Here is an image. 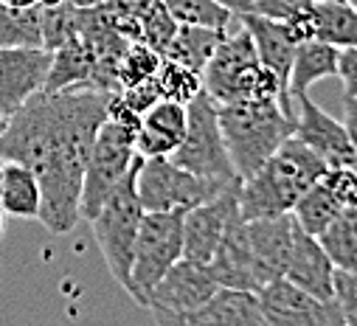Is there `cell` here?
Here are the masks:
<instances>
[{
	"label": "cell",
	"instance_id": "cell-1",
	"mask_svg": "<svg viewBox=\"0 0 357 326\" xmlns=\"http://www.w3.org/2000/svg\"><path fill=\"white\" fill-rule=\"evenodd\" d=\"M107 96L96 88L37 91L0 135V160L29 166L40 180V222L62 236L82 219V180L93 138L107 118Z\"/></svg>",
	"mask_w": 357,
	"mask_h": 326
},
{
	"label": "cell",
	"instance_id": "cell-2",
	"mask_svg": "<svg viewBox=\"0 0 357 326\" xmlns=\"http://www.w3.org/2000/svg\"><path fill=\"white\" fill-rule=\"evenodd\" d=\"M326 166L329 163L304 141H298L296 135L284 138L282 146L250 178L239 180V217L259 219L290 211L296 200L315 180H321Z\"/></svg>",
	"mask_w": 357,
	"mask_h": 326
},
{
	"label": "cell",
	"instance_id": "cell-3",
	"mask_svg": "<svg viewBox=\"0 0 357 326\" xmlns=\"http://www.w3.org/2000/svg\"><path fill=\"white\" fill-rule=\"evenodd\" d=\"M203 88L217 104L239 99H271L279 102L290 118H296L287 85L271 68L259 62L253 40L245 29L222 34L211 59L203 68Z\"/></svg>",
	"mask_w": 357,
	"mask_h": 326
},
{
	"label": "cell",
	"instance_id": "cell-4",
	"mask_svg": "<svg viewBox=\"0 0 357 326\" xmlns=\"http://www.w3.org/2000/svg\"><path fill=\"white\" fill-rule=\"evenodd\" d=\"M217 118L239 180L250 178L282 146V141L293 135L296 124V118L271 99L222 102L217 104Z\"/></svg>",
	"mask_w": 357,
	"mask_h": 326
},
{
	"label": "cell",
	"instance_id": "cell-5",
	"mask_svg": "<svg viewBox=\"0 0 357 326\" xmlns=\"http://www.w3.org/2000/svg\"><path fill=\"white\" fill-rule=\"evenodd\" d=\"M141 166V155L135 157L132 169L127 178L110 192V197L102 203V208L87 219L93 225V236L102 251V259L107 262L113 279L130 293V270H132V251H135V236L138 225L144 217L138 189H135V175Z\"/></svg>",
	"mask_w": 357,
	"mask_h": 326
},
{
	"label": "cell",
	"instance_id": "cell-6",
	"mask_svg": "<svg viewBox=\"0 0 357 326\" xmlns=\"http://www.w3.org/2000/svg\"><path fill=\"white\" fill-rule=\"evenodd\" d=\"M177 259H183V211H144L132 251L130 298L146 306L149 293Z\"/></svg>",
	"mask_w": 357,
	"mask_h": 326
},
{
	"label": "cell",
	"instance_id": "cell-7",
	"mask_svg": "<svg viewBox=\"0 0 357 326\" xmlns=\"http://www.w3.org/2000/svg\"><path fill=\"white\" fill-rule=\"evenodd\" d=\"M186 135L183 141L174 146V152L169 155L177 166H183L200 178H211V180H222V183H234L239 180L222 130H220V118H217V102L206 93V88L186 104Z\"/></svg>",
	"mask_w": 357,
	"mask_h": 326
},
{
	"label": "cell",
	"instance_id": "cell-8",
	"mask_svg": "<svg viewBox=\"0 0 357 326\" xmlns=\"http://www.w3.org/2000/svg\"><path fill=\"white\" fill-rule=\"evenodd\" d=\"M234 183L200 178L183 166H177L169 155L141 157V166L135 175V189H138V200L144 211H189L217 197L222 189Z\"/></svg>",
	"mask_w": 357,
	"mask_h": 326
},
{
	"label": "cell",
	"instance_id": "cell-9",
	"mask_svg": "<svg viewBox=\"0 0 357 326\" xmlns=\"http://www.w3.org/2000/svg\"><path fill=\"white\" fill-rule=\"evenodd\" d=\"M135 157H138L135 135L105 118V124L99 127V132L93 138L91 157H87V166H84L82 200H79L82 219H91L102 208V203L110 197V192L132 169Z\"/></svg>",
	"mask_w": 357,
	"mask_h": 326
},
{
	"label": "cell",
	"instance_id": "cell-10",
	"mask_svg": "<svg viewBox=\"0 0 357 326\" xmlns=\"http://www.w3.org/2000/svg\"><path fill=\"white\" fill-rule=\"evenodd\" d=\"M217 287L220 284L208 265L177 259L149 293L146 309L158 323H183L186 315L200 309L217 293Z\"/></svg>",
	"mask_w": 357,
	"mask_h": 326
},
{
	"label": "cell",
	"instance_id": "cell-11",
	"mask_svg": "<svg viewBox=\"0 0 357 326\" xmlns=\"http://www.w3.org/2000/svg\"><path fill=\"white\" fill-rule=\"evenodd\" d=\"M256 295L267 326H343L335 301H321L284 276L271 279Z\"/></svg>",
	"mask_w": 357,
	"mask_h": 326
},
{
	"label": "cell",
	"instance_id": "cell-12",
	"mask_svg": "<svg viewBox=\"0 0 357 326\" xmlns=\"http://www.w3.org/2000/svg\"><path fill=\"white\" fill-rule=\"evenodd\" d=\"M239 183L222 189L217 197L183 211V259L208 265L225 233L228 219L239 211Z\"/></svg>",
	"mask_w": 357,
	"mask_h": 326
},
{
	"label": "cell",
	"instance_id": "cell-13",
	"mask_svg": "<svg viewBox=\"0 0 357 326\" xmlns=\"http://www.w3.org/2000/svg\"><path fill=\"white\" fill-rule=\"evenodd\" d=\"M208 267H211L220 287H236V290L259 293L267 284V279H264V273H261V267L253 256L250 239H248V225L239 217V211L228 219L225 233L217 244Z\"/></svg>",
	"mask_w": 357,
	"mask_h": 326
},
{
	"label": "cell",
	"instance_id": "cell-14",
	"mask_svg": "<svg viewBox=\"0 0 357 326\" xmlns=\"http://www.w3.org/2000/svg\"><path fill=\"white\" fill-rule=\"evenodd\" d=\"M51 65L45 48H0V116H12L29 96L43 91Z\"/></svg>",
	"mask_w": 357,
	"mask_h": 326
},
{
	"label": "cell",
	"instance_id": "cell-15",
	"mask_svg": "<svg viewBox=\"0 0 357 326\" xmlns=\"http://www.w3.org/2000/svg\"><path fill=\"white\" fill-rule=\"evenodd\" d=\"M298 116H296V124H293V135L298 141H304L310 149H315L329 166H340V163H349L357 152L346 135V127L343 121L332 118L326 110H321L310 93L298 96Z\"/></svg>",
	"mask_w": 357,
	"mask_h": 326
},
{
	"label": "cell",
	"instance_id": "cell-16",
	"mask_svg": "<svg viewBox=\"0 0 357 326\" xmlns=\"http://www.w3.org/2000/svg\"><path fill=\"white\" fill-rule=\"evenodd\" d=\"M248 225V239L253 256L264 273V279H279L287 270L293 239H296V219L290 211L273 214V217H259V219H245Z\"/></svg>",
	"mask_w": 357,
	"mask_h": 326
},
{
	"label": "cell",
	"instance_id": "cell-17",
	"mask_svg": "<svg viewBox=\"0 0 357 326\" xmlns=\"http://www.w3.org/2000/svg\"><path fill=\"white\" fill-rule=\"evenodd\" d=\"M284 279H290L293 284H298L301 290H307L310 295H315L321 301H332L335 265L326 256V251L321 248L318 236H310L301 228H296V239H293V251H290Z\"/></svg>",
	"mask_w": 357,
	"mask_h": 326
},
{
	"label": "cell",
	"instance_id": "cell-18",
	"mask_svg": "<svg viewBox=\"0 0 357 326\" xmlns=\"http://www.w3.org/2000/svg\"><path fill=\"white\" fill-rule=\"evenodd\" d=\"M186 326H267L259 295L236 287H217V293L183 320Z\"/></svg>",
	"mask_w": 357,
	"mask_h": 326
},
{
	"label": "cell",
	"instance_id": "cell-19",
	"mask_svg": "<svg viewBox=\"0 0 357 326\" xmlns=\"http://www.w3.org/2000/svg\"><path fill=\"white\" fill-rule=\"evenodd\" d=\"M186 104H177L169 99L155 102L144 113V124L135 135V152L141 157H158V155H172L174 146L186 135Z\"/></svg>",
	"mask_w": 357,
	"mask_h": 326
},
{
	"label": "cell",
	"instance_id": "cell-20",
	"mask_svg": "<svg viewBox=\"0 0 357 326\" xmlns=\"http://www.w3.org/2000/svg\"><path fill=\"white\" fill-rule=\"evenodd\" d=\"M239 23L250 34L259 62L264 68H271L284 82V85H287L290 65H293V56H296V48L298 45L287 37L282 20H271V17H261V15H253V12H242L239 15Z\"/></svg>",
	"mask_w": 357,
	"mask_h": 326
},
{
	"label": "cell",
	"instance_id": "cell-21",
	"mask_svg": "<svg viewBox=\"0 0 357 326\" xmlns=\"http://www.w3.org/2000/svg\"><path fill=\"white\" fill-rule=\"evenodd\" d=\"M337 54L340 48L324 42V40H307L296 48L293 65H290V76H287V91L290 99H298L304 93H310V88L321 79H332L337 76Z\"/></svg>",
	"mask_w": 357,
	"mask_h": 326
},
{
	"label": "cell",
	"instance_id": "cell-22",
	"mask_svg": "<svg viewBox=\"0 0 357 326\" xmlns=\"http://www.w3.org/2000/svg\"><path fill=\"white\" fill-rule=\"evenodd\" d=\"M40 180L37 175L15 160H3V189H0V208L6 217L37 219L40 217Z\"/></svg>",
	"mask_w": 357,
	"mask_h": 326
},
{
	"label": "cell",
	"instance_id": "cell-23",
	"mask_svg": "<svg viewBox=\"0 0 357 326\" xmlns=\"http://www.w3.org/2000/svg\"><path fill=\"white\" fill-rule=\"evenodd\" d=\"M91 76H93L91 54H87L84 42L76 37L51 51V65H48L43 91L56 93V91H68V88H91Z\"/></svg>",
	"mask_w": 357,
	"mask_h": 326
},
{
	"label": "cell",
	"instance_id": "cell-24",
	"mask_svg": "<svg viewBox=\"0 0 357 326\" xmlns=\"http://www.w3.org/2000/svg\"><path fill=\"white\" fill-rule=\"evenodd\" d=\"M225 31L222 29H208V26L181 23V26H177V31H174V37H172V42L166 45L163 56L181 62V65H186V68H192V70H197L203 76V68L211 59V54H214L217 42L222 40Z\"/></svg>",
	"mask_w": 357,
	"mask_h": 326
},
{
	"label": "cell",
	"instance_id": "cell-25",
	"mask_svg": "<svg viewBox=\"0 0 357 326\" xmlns=\"http://www.w3.org/2000/svg\"><path fill=\"white\" fill-rule=\"evenodd\" d=\"M315 6V40L335 48L357 45V9L343 0H312Z\"/></svg>",
	"mask_w": 357,
	"mask_h": 326
},
{
	"label": "cell",
	"instance_id": "cell-26",
	"mask_svg": "<svg viewBox=\"0 0 357 326\" xmlns=\"http://www.w3.org/2000/svg\"><path fill=\"white\" fill-rule=\"evenodd\" d=\"M0 48H43V6L0 3Z\"/></svg>",
	"mask_w": 357,
	"mask_h": 326
},
{
	"label": "cell",
	"instance_id": "cell-27",
	"mask_svg": "<svg viewBox=\"0 0 357 326\" xmlns=\"http://www.w3.org/2000/svg\"><path fill=\"white\" fill-rule=\"evenodd\" d=\"M318 242L337 270L357 273V208H340Z\"/></svg>",
	"mask_w": 357,
	"mask_h": 326
},
{
	"label": "cell",
	"instance_id": "cell-28",
	"mask_svg": "<svg viewBox=\"0 0 357 326\" xmlns=\"http://www.w3.org/2000/svg\"><path fill=\"white\" fill-rule=\"evenodd\" d=\"M290 214H293L296 225H298L304 233L321 236V233L326 231V225L340 214V203L329 194V189H326L321 180H315V183L296 200V205L290 208Z\"/></svg>",
	"mask_w": 357,
	"mask_h": 326
},
{
	"label": "cell",
	"instance_id": "cell-29",
	"mask_svg": "<svg viewBox=\"0 0 357 326\" xmlns=\"http://www.w3.org/2000/svg\"><path fill=\"white\" fill-rule=\"evenodd\" d=\"M158 79V88H160V96L169 99V102H177V104H189L200 91H203V76L181 62L174 59H160V68L155 73Z\"/></svg>",
	"mask_w": 357,
	"mask_h": 326
},
{
	"label": "cell",
	"instance_id": "cell-30",
	"mask_svg": "<svg viewBox=\"0 0 357 326\" xmlns=\"http://www.w3.org/2000/svg\"><path fill=\"white\" fill-rule=\"evenodd\" d=\"M169 9V15L177 23H189V26H208V29H228L234 12L222 6L220 0H160Z\"/></svg>",
	"mask_w": 357,
	"mask_h": 326
},
{
	"label": "cell",
	"instance_id": "cell-31",
	"mask_svg": "<svg viewBox=\"0 0 357 326\" xmlns=\"http://www.w3.org/2000/svg\"><path fill=\"white\" fill-rule=\"evenodd\" d=\"M79 37V9L73 3L43 6V48L54 51Z\"/></svg>",
	"mask_w": 357,
	"mask_h": 326
},
{
	"label": "cell",
	"instance_id": "cell-32",
	"mask_svg": "<svg viewBox=\"0 0 357 326\" xmlns=\"http://www.w3.org/2000/svg\"><path fill=\"white\" fill-rule=\"evenodd\" d=\"M160 59L163 56L155 48H149L146 42H141V40L130 42L121 62H119V85L127 88V85H135V82H144V79L155 76L158 68H160Z\"/></svg>",
	"mask_w": 357,
	"mask_h": 326
},
{
	"label": "cell",
	"instance_id": "cell-33",
	"mask_svg": "<svg viewBox=\"0 0 357 326\" xmlns=\"http://www.w3.org/2000/svg\"><path fill=\"white\" fill-rule=\"evenodd\" d=\"M177 26L181 23L169 15V9L160 3V0H155V3L146 9V15L141 17V42H146L149 48H155L163 56V51L172 42Z\"/></svg>",
	"mask_w": 357,
	"mask_h": 326
},
{
	"label": "cell",
	"instance_id": "cell-34",
	"mask_svg": "<svg viewBox=\"0 0 357 326\" xmlns=\"http://www.w3.org/2000/svg\"><path fill=\"white\" fill-rule=\"evenodd\" d=\"M321 183L340 203V208H357V172H354V166H349V163L326 166V172L321 175Z\"/></svg>",
	"mask_w": 357,
	"mask_h": 326
},
{
	"label": "cell",
	"instance_id": "cell-35",
	"mask_svg": "<svg viewBox=\"0 0 357 326\" xmlns=\"http://www.w3.org/2000/svg\"><path fill=\"white\" fill-rule=\"evenodd\" d=\"M332 301L337 304L343 323L357 326V273L354 270H337L332 279Z\"/></svg>",
	"mask_w": 357,
	"mask_h": 326
},
{
	"label": "cell",
	"instance_id": "cell-36",
	"mask_svg": "<svg viewBox=\"0 0 357 326\" xmlns=\"http://www.w3.org/2000/svg\"><path fill=\"white\" fill-rule=\"evenodd\" d=\"M119 93H121V99H124L135 113H141V116H144L155 102L163 99L155 76H149V79H144V82H135V85H127V88H121Z\"/></svg>",
	"mask_w": 357,
	"mask_h": 326
},
{
	"label": "cell",
	"instance_id": "cell-37",
	"mask_svg": "<svg viewBox=\"0 0 357 326\" xmlns=\"http://www.w3.org/2000/svg\"><path fill=\"white\" fill-rule=\"evenodd\" d=\"M282 26H284L287 37H290L296 45H301V42H307V40H315V6L310 3L307 9H301V12L290 15V17H284Z\"/></svg>",
	"mask_w": 357,
	"mask_h": 326
},
{
	"label": "cell",
	"instance_id": "cell-38",
	"mask_svg": "<svg viewBox=\"0 0 357 326\" xmlns=\"http://www.w3.org/2000/svg\"><path fill=\"white\" fill-rule=\"evenodd\" d=\"M312 0H253L250 12L261 15V17H271V20H284L301 9H307Z\"/></svg>",
	"mask_w": 357,
	"mask_h": 326
},
{
	"label": "cell",
	"instance_id": "cell-39",
	"mask_svg": "<svg viewBox=\"0 0 357 326\" xmlns=\"http://www.w3.org/2000/svg\"><path fill=\"white\" fill-rule=\"evenodd\" d=\"M337 79L343 82V96H357V45L340 48V54H337Z\"/></svg>",
	"mask_w": 357,
	"mask_h": 326
},
{
	"label": "cell",
	"instance_id": "cell-40",
	"mask_svg": "<svg viewBox=\"0 0 357 326\" xmlns=\"http://www.w3.org/2000/svg\"><path fill=\"white\" fill-rule=\"evenodd\" d=\"M343 127L357 152V96H343Z\"/></svg>",
	"mask_w": 357,
	"mask_h": 326
},
{
	"label": "cell",
	"instance_id": "cell-41",
	"mask_svg": "<svg viewBox=\"0 0 357 326\" xmlns=\"http://www.w3.org/2000/svg\"><path fill=\"white\" fill-rule=\"evenodd\" d=\"M222 6H228L234 15H242V12H250V6H253V0H220Z\"/></svg>",
	"mask_w": 357,
	"mask_h": 326
},
{
	"label": "cell",
	"instance_id": "cell-42",
	"mask_svg": "<svg viewBox=\"0 0 357 326\" xmlns=\"http://www.w3.org/2000/svg\"><path fill=\"white\" fill-rule=\"evenodd\" d=\"M68 3H73L76 9H96V6H105L107 0H68Z\"/></svg>",
	"mask_w": 357,
	"mask_h": 326
},
{
	"label": "cell",
	"instance_id": "cell-43",
	"mask_svg": "<svg viewBox=\"0 0 357 326\" xmlns=\"http://www.w3.org/2000/svg\"><path fill=\"white\" fill-rule=\"evenodd\" d=\"M0 3H9V6H17V9H26V6H40V0H0Z\"/></svg>",
	"mask_w": 357,
	"mask_h": 326
},
{
	"label": "cell",
	"instance_id": "cell-44",
	"mask_svg": "<svg viewBox=\"0 0 357 326\" xmlns=\"http://www.w3.org/2000/svg\"><path fill=\"white\" fill-rule=\"evenodd\" d=\"M59 3H65V0H40V6H59Z\"/></svg>",
	"mask_w": 357,
	"mask_h": 326
},
{
	"label": "cell",
	"instance_id": "cell-45",
	"mask_svg": "<svg viewBox=\"0 0 357 326\" xmlns=\"http://www.w3.org/2000/svg\"><path fill=\"white\" fill-rule=\"evenodd\" d=\"M6 124H9V116H0V135L6 132Z\"/></svg>",
	"mask_w": 357,
	"mask_h": 326
},
{
	"label": "cell",
	"instance_id": "cell-46",
	"mask_svg": "<svg viewBox=\"0 0 357 326\" xmlns=\"http://www.w3.org/2000/svg\"><path fill=\"white\" fill-rule=\"evenodd\" d=\"M3 225H6V214H3V208H0V236H3Z\"/></svg>",
	"mask_w": 357,
	"mask_h": 326
},
{
	"label": "cell",
	"instance_id": "cell-47",
	"mask_svg": "<svg viewBox=\"0 0 357 326\" xmlns=\"http://www.w3.org/2000/svg\"><path fill=\"white\" fill-rule=\"evenodd\" d=\"M0 189H3V160H0Z\"/></svg>",
	"mask_w": 357,
	"mask_h": 326
},
{
	"label": "cell",
	"instance_id": "cell-48",
	"mask_svg": "<svg viewBox=\"0 0 357 326\" xmlns=\"http://www.w3.org/2000/svg\"><path fill=\"white\" fill-rule=\"evenodd\" d=\"M349 166H354V172H357V155H354V157L349 160Z\"/></svg>",
	"mask_w": 357,
	"mask_h": 326
},
{
	"label": "cell",
	"instance_id": "cell-49",
	"mask_svg": "<svg viewBox=\"0 0 357 326\" xmlns=\"http://www.w3.org/2000/svg\"><path fill=\"white\" fill-rule=\"evenodd\" d=\"M343 3H349L351 9H357V0H343Z\"/></svg>",
	"mask_w": 357,
	"mask_h": 326
}]
</instances>
